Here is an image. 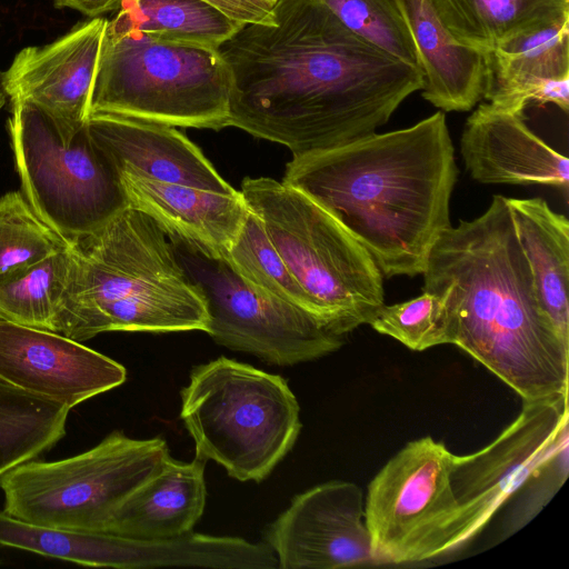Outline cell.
I'll return each instance as SVG.
<instances>
[{
	"label": "cell",
	"instance_id": "6da1fadb",
	"mask_svg": "<svg viewBox=\"0 0 569 569\" xmlns=\"http://www.w3.org/2000/svg\"><path fill=\"white\" fill-rule=\"evenodd\" d=\"M217 51L229 73L228 127L292 157L375 133L422 87L419 68L348 30L320 0H278Z\"/></svg>",
	"mask_w": 569,
	"mask_h": 569
},
{
	"label": "cell",
	"instance_id": "7a4b0ae2",
	"mask_svg": "<svg viewBox=\"0 0 569 569\" xmlns=\"http://www.w3.org/2000/svg\"><path fill=\"white\" fill-rule=\"evenodd\" d=\"M458 168L446 116L292 157L282 181L330 213L371 256L382 276L422 274L451 227Z\"/></svg>",
	"mask_w": 569,
	"mask_h": 569
},
{
	"label": "cell",
	"instance_id": "3957f363",
	"mask_svg": "<svg viewBox=\"0 0 569 569\" xmlns=\"http://www.w3.org/2000/svg\"><path fill=\"white\" fill-rule=\"evenodd\" d=\"M422 274L423 291L447 303L451 345L523 401L568 393L569 345L538 301L506 197L445 230Z\"/></svg>",
	"mask_w": 569,
	"mask_h": 569
},
{
	"label": "cell",
	"instance_id": "277c9868",
	"mask_svg": "<svg viewBox=\"0 0 569 569\" xmlns=\"http://www.w3.org/2000/svg\"><path fill=\"white\" fill-rule=\"evenodd\" d=\"M72 246L76 270L54 332L82 342L108 331H207L201 288L146 213L127 207Z\"/></svg>",
	"mask_w": 569,
	"mask_h": 569
},
{
	"label": "cell",
	"instance_id": "5b68a950",
	"mask_svg": "<svg viewBox=\"0 0 569 569\" xmlns=\"http://www.w3.org/2000/svg\"><path fill=\"white\" fill-rule=\"evenodd\" d=\"M87 127L128 207L186 249L227 260L249 208L192 141L176 127L110 113H91Z\"/></svg>",
	"mask_w": 569,
	"mask_h": 569
},
{
	"label": "cell",
	"instance_id": "8992f818",
	"mask_svg": "<svg viewBox=\"0 0 569 569\" xmlns=\"http://www.w3.org/2000/svg\"><path fill=\"white\" fill-rule=\"evenodd\" d=\"M240 192L310 300L315 317L346 336L385 305L382 273L368 251L322 207L272 178H244Z\"/></svg>",
	"mask_w": 569,
	"mask_h": 569
},
{
	"label": "cell",
	"instance_id": "52a82bcc",
	"mask_svg": "<svg viewBox=\"0 0 569 569\" xmlns=\"http://www.w3.org/2000/svg\"><path fill=\"white\" fill-rule=\"evenodd\" d=\"M299 413L283 377L226 357L194 367L181 390L180 418L196 457L239 481L271 473L298 439Z\"/></svg>",
	"mask_w": 569,
	"mask_h": 569
},
{
	"label": "cell",
	"instance_id": "ba28073f",
	"mask_svg": "<svg viewBox=\"0 0 569 569\" xmlns=\"http://www.w3.org/2000/svg\"><path fill=\"white\" fill-rule=\"evenodd\" d=\"M229 73L217 49L104 30L91 113L171 127H228Z\"/></svg>",
	"mask_w": 569,
	"mask_h": 569
},
{
	"label": "cell",
	"instance_id": "9c48e42d",
	"mask_svg": "<svg viewBox=\"0 0 569 569\" xmlns=\"http://www.w3.org/2000/svg\"><path fill=\"white\" fill-rule=\"evenodd\" d=\"M9 119L22 193L68 243L97 231L128 207L118 176L87 122L60 123L36 103L11 100Z\"/></svg>",
	"mask_w": 569,
	"mask_h": 569
},
{
	"label": "cell",
	"instance_id": "30bf717a",
	"mask_svg": "<svg viewBox=\"0 0 569 569\" xmlns=\"http://www.w3.org/2000/svg\"><path fill=\"white\" fill-rule=\"evenodd\" d=\"M169 456L162 438L113 431L76 456L34 459L7 472L0 479L3 511L33 525L106 533L118 506Z\"/></svg>",
	"mask_w": 569,
	"mask_h": 569
},
{
	"label": "cell",
	"instance_id": "8fae6325",
	"mask_svg": "<svg viewBox=\"0 0 569 569\" xmlns=\"http://www.w3.org/2000/svg\"><path fill=\"white\" fill-rule=\"evenodd\" d=\"M453 453L427 436L408 442L368 485L365 521L375 565L432 559L466 543L450 485Z\"/></svg>",
	"mask_w": 569,
	"mask_h": 569
},
{
	"label": "cell",
	"instance_id": "7c38bea8",
	"mask_svg": "<svg viewBox=\"0 0 569 569\" xmlns=\"http://www.w3.org/2000/svg\"><path fill=\"white\" fill-rule=\"evenodd\" d=\"M182 248L187 254H179L181 262L206 298V332L217 343L276 366L315 360L345 343L346 336L303 309L249 287L226 261Z\"/></svg>",
	"mask_w": 569,
	"mask_h": 569
},
{
	"label": "cell",
	"instance_id": "4fadbf2b",
	"mask_svg": "<svg viewBox=\"0 0 569 569\" xmlns=\"http://www.w3.org/2000/svg\"><path fill=\"white\" fill-rule=\"evenodd\" d=\"M568 393L523 401L522 410L490 445L453 455L450 485L469 541L527 480L568 457Z\"/></svg>",
	"mask_w": 569,
	"mask_h": 569
},
{
	"label": "cell",
	"instance_id": "5bb4252c",
	"mask_svg": "<svg viewBox=\"0 0 569 569\" xmlns=\"http://www.w3.org/2000/svg\"><path fill=\"white\" fill-rule=\"evenodd\" d=\"M266 540L283 569L375 565L363 492L351 481H328L296 496Z\"/></svg>",
	"mask_w": 569,
	"mask_h": 569
},
{
	"label": "cell",
	"instance_id": "9a60e30c",
	"mask_svg": "<svg viewBox=\"0 0 569 569\" xmlns=\"http://www.w3.org/2000/svg\"><path fill=\"white\" fill-rule=\"evenodd\" d=\"M0 377L70 410L127 379L113 359L57 332L0 321Z\"/></svg>",
	"mask_w": 569,
	"mask_h": 569
},
{
	"label": "cell",
	"instance_id": "2e32d148",
	"mask_svg": "<svg viewBox=\"0 0 569 569\" xmlns=\"http://www.w3.org/2000/svg\"><path fill=\"white\" fill-rule=\"evenodd\" d=\"M107 21L92 18L49 44L19 51L1 76L4 93L36 103L62 124L82 127L91 111Z\"/></svg>",
	"mask_w": 569,
	"mask_h": 569
},
{
	"label": "cell",
	"instance_id": "e0dca14e",
	"mask_svg": "<svg viewBox=\"0 0 569 569\" xmlns=\"http://www.w3.org/2000/svg\"><path fill=\"white\" fill-rule=\"evenodd\" d=\"M523 114L480 103L467 118L460 152L472 179L489 184H543L568 192V158L536 136Z\"/></svg>",
	"mask_w": 569,
	"mask_h": 569
},
{
	"label": "cell",
	"instance_id": "ac0fdd59",
	"mask_svg": "<svg viewBox=\"0 0 569 569\" xmlns=\"http://www.w3.org/2000/svg\"><path fill=\"white\" fill-rule=\"evenodd\" d=\"M483 99L523 114L530 103L569 110V20L512 39L488 53Z\"/></svg>",
	"mask_w": 569,
	"mask_h": 569
},
{
	"label": "cell",
	"instance_id": "d6986e66",
	"mask_svg": "<svg viewBox=\"0 0 569 569\" xmlns=\"http://www.w3.org/2000/svg\"><path fill=\"white\" fill-rule=\"evenodd\" d=\"M413 40L421 96L441 111H469L483 99L488 53L458 43L428 0H393Z\"/></svg>",
	"mask_w": 569,
	"mask_h": 569
},
{
	"label": "cell",
	"instance_id": "ffe728a7",
	"mask_svg": "<svg viewBox=\"0 0 569 569\" xmlns=\"http://www.w3.org/2000/svg\"><path fill=\"white\" fill-rule=\"evenodd\" d=\"M206 460L181 462L169 456L161 468L114 510L107 532L136 539L187 535L206 506Z\"/></svg>",
	"mask_w": 569,
	"mask_h": 569
},
{
	"label": "cell",
	"instance_id": "44dd1931",
	"mask_svg": "<svg viewBox=\"0 0 569 569\" xmlns=\"http://www.w3.org/2000/svg\"><path fill=\"white\" fill-rule=\"evenodd\" d=\"M538 301L569 345V222L541 198H506Z\"/></svg>",
	"mask_w": 569,
	"mask_h": 569
},
{
	"label": "cell",
	"instance_id": "7402d4cb",
	"mask_svg": "<svg viewBox=\"0 0 569 569\" xmlns=\"http://www.w3.org/2000/svg\"><path fill=\"white\" fill-rule=\"evenodd\" d=\"M460 44L489 53L527 33L569 20V0H428Z\"/></svg>",
	"mask_w": 569,
	"mask_h": 569
},
{
	"label": "cell",
	"instance_id": "603a6c76",
	"mask_svg": "<svg viewBox=\"0 0 569 569\" xmlns=\"http://www.w3.org/2000/svg\"><path fill=\"white\" fill-rule=\"evenodd\" d=\"M243 26L201 0H123L106 29L217 49Z\"/></svg>",
	"mask_w": 569,
	"mask_h": 569
},
{
	"label": "cell",
	"instance_id": "cb8c5ba5",
	"mask_svg": "<svg viewBox=\"0 0 569 569\" xmlns=\"http://www.w3.org/2000/svg\"><path fill=\"white\" fill-rule=\"evenodd\" d=\"M69 411L0 377V479L51 450L66 435Z\"/></svg>",
	"mask_w": 569,
	"mask_h": 569
},
{
	"label": "cell",
	"instance_id": "d4e9b609",
	"mask_svg": "<svg viewBox=\"0 0 569 569\" xmlns=\"http://www.w3.org/2000/svg\"><path fill=\"white\" fill-rule=\"evenodd\" d=\"M77 264L72 244L26 268L0 276L4 320L54 332Z\"/></svg>",
	"mask_w": 569,
	"mask_h": 569
},
{
	"label": "cell",
	"instance_id": "484cf974",
	"mask_svg": "<svg viewBox=\"0 0 569 569\" xmlns=\"http://www.w3.org/2000/svg\"><path fill=\"white\" fill-rule=\"evenodd\" d=\"M0 546L83 566L126 568V537L33 525L3 510Z\"/></svg>",
	"mask_w": 569,
	"mask_h": 569
},
{
	"label": "cell",
	"instance_id": "4316f807",
	"mask_svg": "<svg viewBox=\"0 0 569 569\" xmlns=\"http://www.w3.org/2000/svg\"><path fill=\"white\" fill-rule=\"evenodd\" d=\"M226 262L256 291L297 306L315 317L309 298L290 274L260 219L250 209Z\"/></svg>",
	"mask_w": 569,
	"mask_h": 569
},
{
	"label": "cell",
	"instance_id": "83f0119b",
	"mask_svg": "<svg viewBox=\"0 0 569 569\" xmlns=\"http://www.w3.org/2000/svg\"><path fill=\"white\" fill-rule=\"evenodd\" d=\"M68 243L31 207L24 194L0 198V276L34 264Z\"/></svg>",
	"mask_w": 569,
	"mask_h": 569
},
{
	"label": "cell",
	"instance_id": "f1b7e54d",
	"mask_svg": "<svg viewBox=\"0 0 569 569\" xmlns=\"http://www.w3.org/2000/svg\"><path fill=\"white\" fill-rule=\"evenodd\" d=\"M351 32L408 64L419 67L409 29L393 0H320Z\"/></svg>",
	"mask_w": 569,
	"mask_h": 569
},
{
	"label": "cell",
	"instance_id": "f546056e",
	"mask_svg": "<svg viewBox=\"0 0 569 569\" xmlns=\"http://www.w3.org/2000/svg\"><path fill=\"white\" fill-rule=\"evenodd\" d=\"M369 325L415 351L451 345L447 303L442 297L429 291L403 302L383 305Z\"/></svg>",
	"mask_w": 569,
	"mask_h": 569
},
{
	"label": "cell",
	"instance_id": "4dcf8cb0",
	"mask_svg": "<svg viewBox=\"0 0 569 569\" xmlns=\"http://www.w3.org/2000/svg\"><path fill=\"white\" fill-rule=\"evenodd\" d=\"M240 23H270L271 10L253 0H201Z\"/></svg>",
	"mask_w": 569,
	"mask_h": 569
},
{
	"label": "cell",
	"instance_id": "1f68e13d",
	"mask_svg": "<svg viewBox=\"0 0 569 569\" xmlns=\"http://www.w3.org/2000/svg\"><path fill=\"white\" fill-rule=\"evenodd\" d=\"M123 0H53L57 8H71L90 18L118 10Z\"/></svg>",
	"mask_w": 569,
	"mask_h": 569
},
{
	"label": "cell",
	"instance_id": "d6a6232c",
	"mask_svg": "<svg viewBox=\"0 0 569 569\" xmlns=\"http://www.w3.org/2000/svg\"><path fill=\"white\" fill-rule=\"evenodd\" d=\"M253 1L263 6L268 10H272L273 6L277 3L278 0H253Z\"/></svg>",
	"mask_w": 569,
	"mask_h": 569
},
{
	"label": "cell",
	"instance_id": "836d02e7",
	"mask_svg": "<svg viewBox=\"0 0 569 569\" xmlns=\"http://www.w3.org/2000/svg\"><path fill=\"white\" fill-rule=\"evenodd\" d=\"M6 97L1 84V74H0V109L4 106Z\"/></svg>",
	"mask_w": 569,
	"mask_h": 569
},
{
	"label": "cell",
	"instance_id": "e575fe53",
	"mask_svg": "<svg viewBox=\"0 0 569 569\" xmlns=\"http://www.w3.org/2000/svg\"><path fill=\"white\" fill-rule=\"evenodd\" d=\"M4 320L3 317L0 315V321Z\"/></svg>",
	"mask_w": 569,
	"mask_h": 569
}]
</instances>
